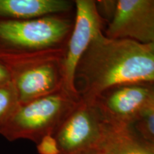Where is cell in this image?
I'll use <instances>...</instances> for the list:
<instances>
[{"label":"cell","mask_w":154,"mask_h":154,"mask_svg":"<svg viewBox=\"0 0 154 154\" xmlns=\"http://www.w3.org/2000/svg\"><path fill=\"white\" fill-rule=\"evenodd\" d=\"M80 98L94 103L114 86L153 84L154 52L150 44L126 38L97 36L81 58L75 74Z\"/></svg>","instance_id":"6da1fadb"},{"label":"cell","mask_w":154,"mask_h":154,"mask_svg":"<svg viewBox=\"0 0 154 154\" xmlns=\"http://www.w3.org/2000/svg\"><path fill=\"white\" fill-rule=\"evenodd\" d=\"M63 14L32 19L0 18V57L64 48L74 22Z\"/></svg>","instance_id":"7a4b0ae2"},{"label":"cell","mask_w":154,"mask_h":154,"mask_svg":"<svg viewBox=\"0 0 154 154\" xmlns=\"http://www.w3.org/2000/svg\"><path fill=\"white\" fill-rule=\"evenodd\" d=\"M65 47L0 59L9 69L20 103H27L63 88Z\"/></svg>","instance_id":"3957f363"},{"label":"cell","mask_w":154,"mask_h":154,"mask_svg":"<svg viewBox=\"0 0 154 154\" xmlns=\"http://www.w3.org/2000/svg\"><path fill=\"white\" fill-rule=\"evenodd\" d=\"M80 96L64 88L25 103H20L0 135L9 141L27 139L37 143L43 136L54 134Z\"/></svg>","instance_id":"277c9868"},{"label":"cell","mask_w":154,"mask_h":154,"mask_svg":"<svg viewBox=\"0 0 154 154\" xmlns=\"http://www.w3.org/2000/svg\"><path fill=\"white\" fill-rule=\"evenodd\" d=\"M103 126V117L95 103H88L80 98L53 136L61 154H77L98 149Z\"/></svg>","instance_id":"5b68a950"},{"label":"cell","mask_w":154,"mask_h":154,"mask_svg":"<svg viewBox=\"0 0 154 154\" xmlns=\"http://www.w3.org/2000/svg\"><path fill=\"white\" fill-rule=\"evenodd\" d=\"M75 5V21L67 40L63 57V88L71 94L79 96L75 84L77 66L91 42L103 34V19L96 1L76 0Z\"/></svg>","instance_id":"8992f818"},{"label":"cell","mask_w":154,"mask_h":154,"mask_svg":"<svg viewBox=\"0 0 154 154\" xmlns=\"http://www.w3.org/2000/svg\"><path fill=\"white\" fill-rule=\"evenodd\" d=\"M153 101L152 84H131L109 88L94 103L106 122L132 126Z\"/></svg>","instance_id":"52a82bcc"},{"label":"cell","mask_w":154,"mask_h":154,"mask_svg":"<svg viewBox=\"0 0 154 154\" xmlns=\"http://www.w3.org/2000/svg\"><path fill=\"white\" fill-rule=\"evenodd\" d=\"M106 36L151 44L154 37V0H118Z\"/></svg>","instance_id":"ba28073f"},{"label":"cell","mask_w":154,"mask_h":154,"mask_svg":"<svg viewBox=\"0 0 154 154\" xmlns=\"http://www.w3.org/2000/svg\"><path fill=\"white\" fill-rule=\"evenodd\" d=\"M97 149L103 154H154V142L140 136L132 126L103 121Z\"/></svg>","instance_id":"9c48e42d"},{"label":"cell","mask_w":154,"mask_h":154,"mask_svg":"<svg viewBox=\"0 0 154 154\" xmlns=\"http://www.w3.org/2000/svg\"><path fill=\"white\" fill-rule=\"evenodd\" d=\"M72 7L67 0H0V18L36 19L66 14Z\"/></svg>","instance_id":"30bf717a"},{"label":"cell","mask_w":154,"mask_h":154,"mask_svg":"<svg viewBox=\"0 0 154 154\" xmlns=\"http://www.w3.org/2000/svg\"><path fill=\"white\" fill-rule=\"evenodd\" d=\"M20 104L12 82L0 86V130L7 124Z\"/></svg>","instance_id":"8fae6325"},{"label":"cell","mask_w":154,"mask_h":154,"mask_svg":"<svg viewBox=\"0 0 154 154\" xmlns=\"http://www.w3.org/2000/svg\"><path fill=\"white\" fill-rule=\"evenodd\" d=\"M132 126L140 136L154 142V100L142 111Z\"/></svg>","instance_id":"7c38bea8"},{"label":"cell","mask_w":154,"mask_h":154,"mask_svg":"<svg viewBox=\"0 0 154 154\" xmlns=\"http://www.w3.org/2000/svg\"><path fill=\"white\" fill-rule=\"evenodd\" d=\"M38 154H61L59 144L52 134H47L36 143Z\"/></svg>","instance_id":"4fadbf2b"},{"label":"cell","mask_w":154,"mask_h":154,"mask_svg":"<svg viewBox=\"0 0 154 154\" xmlns=\"http://www.w3.org/2000/svg\"><path fill=\"white\" fill-rule=\"evenodd\" d=\"M11 82V75L9 69L0 59V86L5 85Z\"/></svg>","instance_id":"5bb4252c"},{"label":"cell","mask_w":154,"mask_h":154,"mask_svg":"<svg viewBox=\"0 0 154 154\" xmlns=\"http://www.w3.org/2000/svg\"><path fill=\"white\" fill-rule=\"evenodd\" d=\"M77 154H103L101 151H99L98 149H93V150H89V151L82 152V153H79Z\"/></svg>","instance_id":"9a60e30c"},{"label":"cell","mask_w":154,"mask_h":154,"mask_svg":"<svg viewBox=\"0 0 154 154\" xmlns=\"http://www.w3.org/2000/svg\"><path fill=\"white\" fill-rule=\"evenodd\" d=\"M150 44V45H151V49H152V50H153V52H154V37H153V41H152V42H151V44Z\"/></svg>","instance_id":"2e32d148"},{"label":"cell","mask_w":154,"mask_h":154,"mask_svg":"<svg viewBox=\"0 0 154 154\" xmlns=\"http://www.w3.org/2000/svg\"><path fill=\"white\" fill-rule=\"evenodd\" d=\"M152 85H153V100H154V83H153V84H152Z\"/></svg>","instance_id":"e0dca14e"}]
</instances>
